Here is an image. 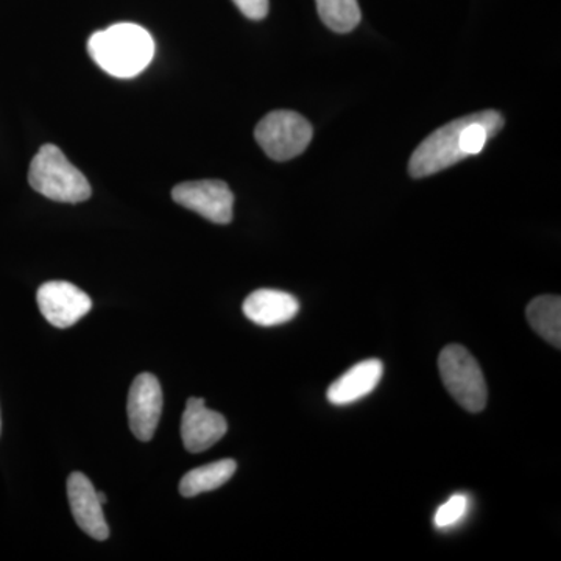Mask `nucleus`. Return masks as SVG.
<instances>
[{"label": "nucleus", "instance_id": "nucleus-3", "mask_svg": "<svg viewBox=\"0 0 561 561\" xmlns=\"http://www.w3.org/2000/svg\"><path fill=\"white\" fill-rule=\"evenodd\" d=\"M438 370L443 386L465 411L478 413L485 409L489 389L481 365L470 351L456 343L446 346L438 357Z\"/></svg>", "mask_w": 561, "mask_h": 561}, {"label": "nucleus", "instance_id": "nucleus-2", "mask_svg": "<svg viewBox=\"0 0 561 561\" xmlns=\"http://www.w3.org/2000/svg\"><path fill=\"white\" fill-rule=\"evenodd\" d=\"M28 183L44 197L60 203H81L91 197V184L57 146L46 144L35 154Z\"/></svg>", "mask_w": 561, "mask_h": 561}, {"label": "nucleus", "instance_id": "nucleus-1", "mask_svg": "<svg viewBox=\"0 0 561 561\" xmlns=\"http://www.w3.org/2000/svg\"><path fill=\"white\" fill-rule=\"evenodd\" d=\"M88 51L102 70L116 79H133L154 57V41L146 28L131 22L111 25L88 41Z\"/></svg>", "mask_w": 561, "mask_h": 561}, {"label": "nucleus", "instance_id": "nucleus-9", "mask_svg": "<svg viewBox=\"0 0 561 561\" xmlns=\"http://www.w3.org/2000/svg\"><path fill=\"white\" fill-rule=\"evenodd\" d=\"M68 497L77 526L94 540H108L110 527L105 522L98 491L87 476L81 472H72L69 476Z\"/></svg>", "mask_w": 561, "mask_h": 561}, {"label": "nucleus", "instance_id": "nucleus-7", "mask_svg": "<svg viewBox=\"0 0 561 561\" xmlns=\"http://www.w3.org/2000/svg\"><path fill=\"white\" fill-rule=\"evenodd\" d=\"M162 390L157 376L142 373L131 383L128 393V423L135 437L140 442H150L157 432L162 413Z\"/></svg>", "mask_w": 561, "mask_h": 561}, {"label": "nucleus", "instance_id": "nucleus-10", "mask_svg": "<svg viewBox=\"0 0 561 561\" xmlns=\"http://www.w3.org/2000/svg\"><path fill=\"white\" fill-rule=\"evenodd\" d=\"M242 311L247 319L260 327H278L297 317L300 302L287 291L260 289L243 301Z\"/></svg>", "mask_w": 561, "mask_h": 561}, {"label": "nucleus", "instance_id": "nucleus-6", "mask_svg": "<svg viewBox=\"0 0 561 561\" xmlns=\"http://www.w3.org/2000/svg\"><path fill=\"white\" fill-rule=\"evenodd\" d=\"M36 301L44 319L60 330L79 323L92 309V300L88 294L68 280H49L43 284Z\"/></svg>", "mask_w": 561, "mask_h": 561}, {"label": "nucleus", "instance_id": "nucleus-17", "mask_svg": "<svg viewBox=\"0 0 561 561\" xmlns=\"http://www.w3.org/2000/svg\"><path fill=\"white\" fill-rule=\"evenodd\" d=\"M98 497H99V501H101V504H102V505H105V504H106V496H105V493H102V491H98Z\"/></svg>", "mask_w": 561, "mask_h": 561}, {"label": "nucleus", "instance_id": "nucleus-16", "mask_svg": "<svg viewBox=\"0 0 561 561\" xmlns=\"http://www.w3.org/2000/svg\"><path fill=\"white\" fill-rule=\"evenodd\" d=\"M249 20L261 21L267 16L268 0H232Z\"/></svg>", "mask_w": 561, "mask_h": 561}, {"label": "nucleus", "instance_id": "nucleus-12", "mask_svg": "<svg viewBox=\"0 0 561 561\" xmlns=\"http://www.w3.org/2000/svg\"><path fill=\"white\" fill-rule=\"evenodd\" d=\"M527 321L534 331L557 350L561 348V298L556 295H542L529 302Z\"/></svg>", "mask_w": 561, "mask_h": 561}, {"label": "nucleus", "instance_id": "nucleus-15", "mask_svg": "<svg viewBox=\"0 0 561 561\" xmlns=\"http://www.w3.org/2000/svg\"><path fill=\"white\" fill-rule=\"evenodd\" d=\"M467 511L468 497L463 494H456L435 513V526L440 527V529L451 527L467 515Z\"/></svg>", "mask_w": 561, "mask_h": 561}, {"label": "nucleus", "instance_id": "nucleus-11", "mask_svg": "<svg viewBox=\"0 0 561 561\" xmlns=\"http://www.w3.org/2000/svg\"><path fill=\"white\" fill-rule=\"evenodd\" d=\"M383 365L379 359H368L351 367L328 389L327 398L331 404L348 405L368 397L381 382Z\"/></svg>", "mask_w": 561, "mask_h": 561}, {"label": "nucleus", "instance_id": "nucleus-14", "mask_svg": "<svg viewBox=\"0 0 561 561\" xmlns=\"http://www.w3.org/2000/svg\"><path fill=\"white\" fill-rule=\"evenodd\" d=\"M316 3L321 21L332 32L350 33L360 24L357 0H316Z\"/></svg>", "mask_w": 561, "mask_h": 561}, {"label": "nucleus", "instance_id": "nucleus-8", "mask_svg": "<svg viewBox=\"0 0 561 561\" xmlns=\"http://www.w3.org/2000/svg\"><path fill=\"white\" fill-rule=\"evenodd\" d=\"M203 398H190L181 420V438L187 453L208 451L228 432V423L219 412L209 411Z\"/></svg>", "mask_w": 561, "mask_h": 561}, {"label": "nucleus", "instance_id": "nucleus-18", "mask_svg": "<svg viewBox=\"0 0 561 561\" xmlns=\"http://www.w3.org/2000/svg\"><path fill=\"white\" fill-rule=\"evenodd\" d=\"M0 427H2V423H0Z\"/></svg>", "mask_w": 561, "mask_h": 561}, {"label": "nucleus", "instance_id": "nucleus-13", "mask_svg": "<svg viewBox=\"0 0 561 561\" xmlns=\"http://www.w3.org/2000/svg\"><path fill=\"white\" fill-rule=\"evenodd\" d=\"M236 470H238V463L231 459L214 461L205 467L195 468L181 479V496L195 497L198 494L220 489L221 485L231 481Z\"/></svg>", "mask_w": 561, "mask_h": 561}, {"label": "nucleus", "instance_id": "nucleus-4", "mask_svg": "<svg viewBox=\"0 0 561 561\" xmlns=\"http://www.w3.org/2000/svg\"><path fill=\"white\" fill-rule=\"evenodd\" d=\"M313 136L311 122L294 111H273L257 124L254 138L273 161H289L308 149Z\"/></svg>", "mask_w": 561, "mask_h": 561}, {"label": "nucleus", "instance_id": "nucleus-5", "mask_svg": "<svg viewBox=\"0 0 561 561\" xmlns=\"http://www.w3.org/2000/svg\"><path fill=\"white\" fill-rule=\"evenodd\" d=\"M172 198L183 208L194 210L213 224H231L234 195L225 181H187L173 187Z\"/></svg>", "mask_w": 561, "mask_h": 561}]
</instances>
